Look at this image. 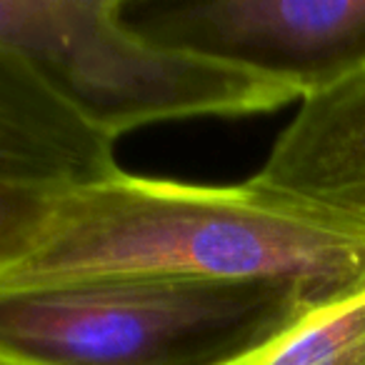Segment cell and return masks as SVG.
Masks as SVG:
<instances>
[{
    "label": "cell",
    "mask_w": 365,
    "mask_h": 365,
    "mask_svg": "<svg viewBox=\"0 0 365 365\" xmlns=\"http://www.w3.org/2000/svg\"><path fill=\"white\" fill-rule=\"evenodd\" d=\"M101 278L285 283L328 308L365 290V223L253 180L215 188L120 170L58 193L0 288Z\"/></svg>",
    "instance_id": "cell-1"
},
{
    "label": "cell",
    "mask_w": 365,
    "mask_h": 365,
    "mask_svg": "<svg viewBox=\"0 0 365 365\" xmlns=\"http://www.w3.org/2000/svg\"><path fill=\"white\" fill-rule=\"evenodd\" d=\"M305 290L258 280L101 278L0 288L3 365H240L308 315Z\"/></svg>",
    "instance_id": "cell-2"
},
{
    "label": "cell",
    "mask_w": 365,
    "mask_h": 365,
    "mask_svg": "<svg viewBox=\"0 0 365 365\" xmlns=\"http://www.w3.org/2000/svg\"><path fill=\"white\" fill-rule=\"evenodd\" d=\"M0 51L113 140L153 123L300 101L280 83L148 46L118 21V0H0Z\"/></svg>",
    "instance_id": "cell-3"
},
{
    "label": "cell",
    "mask_w": 365,
    "mask_h": 365,
    "mask_svg": "<svg viewBox=\"0 0 365 365\" xmlns=\"http://www.w3.org/2000/svg\"><path fill=\"white\" fill-rule=\"evenodd\" d=\"M148 46L280 83L300 103L365 68V0H118Z\"/></svg>",
    "instance_id": "cell-4"
},
{
    "label": "cell",
    "mask_w": 365,
    "mask_h": 365,
    "mask_svg": "<svg viewBox=\"0 0 365 365\" xmlns=\"http://www.w3.org/2000/svg\"><path fill=\"white\" fill-rule=\"evenodd\" d=\"M115 173V140L0 51V185L63 193Z\"/></svg>",
    "instance_id": "cell-5"
},
{
    "label": "cell",
    "mask_w": 365,
    "mask_h": 365,
    "mask_svg": "<svg viewBox=\"0 0 365 365\" xmlns=\"http://www.w3.org/2000/svg\"><path fill=\"white\" fill-rule=\"evenodd\" d=\"M250 180L365 223V68L305 98Z\"/></svg>",
    "instance_id": "cell-6"
},
{
    "label": "cell",
    "mask_w": 365,
    "mask_h": 365,
    "mask_svg": "<svg viewBox=\"0 0 365 365\" xmlns=\"http://www.w3.org/2000/svg\"><path fill=\"white\" fill-rule=\"evenodd\" d=\"M240 365H365V290L308 315Z\"/></svg>",
    "instance_id": "cell-7"
},
{
    "label": "cell",
    "mask_w": 365,
    "mask_h": 365,
    "mask_svg": "<svg viewBox=\"0 0 365 365\" xmlns=\"http://www.w3.org/2000/svg\"><path fill=\"white\" fill-rule=\"evenodd\" d=\"M58 193L0 185V275L18 265L41 240Z\"/></svg>",
    "instance_id": "cell-8"
},
{
    "label": "cell",
    "mask_w": 365,
    "mask_h": 365,
    "mask_svg": "<svg viewBox=\"0 0 365 365\" xmlns=\"http://www.w3.org/2000/svg\"><path fill=\"white\" fill-rule=\"evenodd\" d=\"M0 365H3V363H0Z\"/></svg>",
    "instance_id": "cell-9"
}]
</instances>
